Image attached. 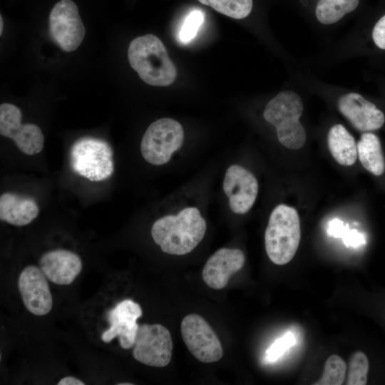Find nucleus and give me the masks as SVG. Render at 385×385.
Returning <instances> with one entry per match:
<instances>
[{
    "label": "nucleus",
    "instance_id": "f257e3e1",
    "mask_svg": "<svg viewBox=\"0 0 385 385\" xmlns=\"http://www.w3.org/2000/svg\"><path fill=\"white\" fill-rule=\"evenodd\" d=\"M206 229V221L199 209L187 207L177 215L158 219L152 226L151 235L163 252L184 255L202 241Z\"/></svg>",
    "mask_w": 385,
    "mask_h": 385
},
{
    "label": "nucleus",
    "instance_id": "f03ea898",
    "mask_svg": "<svg viewBox=\"0 0 385 385\" xmlns=\"http://www.w3.org/2000/svg\"><path fill=\"white\" fill-rule=\"evenodd\" d=\"M128 57L133 69L148 85L168 86L176 78L175 66L165 47L153 34L133 39L128 47Z\"/></svg>",
    "mask_w": 385,
    "mask_h": 385
},
{
    "label": "nucleus",
    "instance_id": "7ed1b4c3",
    "mask_svg": "<svg viewBox=\"0 0 385 385\" xmlns=\"http://www.w3.org/2000/svg\"><path fill=\"white\" fill-rule=\"evenodd\" d=\"M301 239L300 220L297 210L284 204L272 211L265 233V250L270 260L283 265L289 262Z\"/></svg>",
    "mask_w": 385,
    "mask_h": 385
},
{
    "label": "nucleus",
    "instance_id": "20e7f679",
    "mask_svg": "<svg viewBox=\"0 0 385 385\" xmlns=\"http://www.w3.org/2000/svg\"><path fill=\"white\" fill-rule=\"evenodd\" d=\"M302 112V100L292 91L279 92L264 110V118L276 128L279 142L288 149H299L306 143V131L299 121Z\"/></svg>",
    "mask_w": 385,
    "mask_h": 385
},
{
    "label": "nucleus",
    "instance_id": "39448f33",
    "mask_svg": "<svg viewBox=\"0 0 385 385\" xmlns=\"http://www.w3.org/2000/svg\"><path fill=\"white\" fill-rule=\"evenodd\" d=\"M70 164L73 171L90 181L106 180L114 170L112 148L102 139L81 138L71 146Z\"/></svg>",
    "mask_w": 385,
    "mask_h": 385
},
{
    "label": "nucleus",
    "instance_id": "423d86ee",
    "mask_svg": "<svg viewBox=\"0 0 385 385\" xmlns=\"http://www.w3.org/2000/svg\"><path fill=\"white\" fill-rule=\"evenodd\" d=\"M183 140V128L178 121L170 118H160L152 123L145 132L140 152L148 163L161 165L170 160Z\"/></svg>",
    "mask_w": 385,
    "mask_h": 385
},
{
    "label": "nucleus",
    "instance_id": "0eeeda50",
    "mask_svg": "<svg viewBox=\"0 0 385 385\" xmlns=\"http://www.w3.org/2000/svg\"><path fill=\"white\" fill-rule=\"evenodd\" d=\"M173 339L169 330L159 324L139 326L133 349L135 360L148 366L163 367L172 358Z\"/></svg>",
    "mask_w": 385,
    "mask_h": 385
},
{
    "label": "nucleus",
    "instance_id": "6e6552de",
    "mask_svg": "<svg viewBox=\"0 0 385 385\" xmlns=\"http://www.w3.org/2000/svg\"><path fill=\"white\" fill-rule=\"evenodd\" d=\"M183 339L190 352L203 363H213L223 354L217 336L209 324L200 315L190 314L181 322Z\"/></svg>",
    "mask_w": 385,
    "mask_h": 385
},
{
    "label": "nucleus",
    "instance_id": "1a4fd4ad",
    "mask_svg": "<svg viewBox=\"0 0 385 385\" xmlns=\"http://www.w3.org/2000/svg\"><path fill=\"white\" fill-rule=\"evenodd\" d=\"M50 34L54 41L65 51H75L82 43L86 31L76 4L61 0L49 16Z\"/></svg>",
    "mask_w": 385,
    "mask_h": 385
},
{
    "label": "nucleus",
    "instance_id": "9d476101",
    "mask_svg": "<svg viewBox=\"0 0 385 385\" xmlns=\"http://www.w3.org/2000/svg\"><path fill=\"white\" fill-rule=\"evenodd\" d=\"M21 112L16 106L2 103L0 106V133L12 139L18 148L26 155H35L43 148L44 138L41 130L35 124H21Z\"/></svg>",
    "mask_w": 385,
    "mask_h": 385
},
{
    "label": "nucleus",
    "instance_id": "9b49d317",
    "mask_svg": "<svg viewBox=\"0 0 385 385\" xmlns=\"http://www.w3.org/2000/svg\"><path fill=\"white\" fill-rule=\"evenodd\" d=\"M222 188L230 210L235 214L247 213L258 193V182L248 170L239 165H230L225 174Z\"/></svg>",
    "mask_w": 385,
    "mask_h": 385
},
{
    "label": "nucleus",
    "instance_id": "f8f14e48",
    "mask_svg": "<svg viewBox=\"0 0 385 385\" xmlns=\"http://www.w3.org/2000/svg\"><path fill=\"white\" fill-rule=\"evenodd\" d=\"M47 278L40 267H26L20 273L18 287L26 309L36 316L49 313L53 307Z\"/></svg>",
    "mask_w": 385,
    "mask_h": 385
},
{
    "label": "nucleus",
    "instance_id": "ddd939ff",
    "mask_svg": "<svg viewBox=\"0 0 385 385\" xmlns=\"http://www.w3.org/2000/svg\"><path fill=\"white\" fill-rule=\"evenodd\" d=\"M142 314L140 304L133 300L120 302L108 313L110 328L102 334V341L108 343L118 337L123 349L133 346L139 327L136 321Z\"/></svg>",
    "mask_w": 385,
    "mask_h": 385
},
{
    "label": "nucleus",
    "instance_id": "4468645a",
    "mask_svg": "<svg viewBox=\"0 0 385 385\" xmlns=\"http://www.w3.org/2000/svg\"><path fill=\"white\" fill-rule=\"evenodd\" d=\"M339 112L359 131L375 130L384 123L383 112L356 93L341 96L337 101Z\"/></svg>",
    "mask_w": 385,
    "mask_h": 385
},
{
    "label": "nucleus",
    "instance_id": "2eb2a0df",
    "mask_svg": "<svg viewBox=\"0 0 385 385\" xmlns=\"http://www.w3.org/2000/svg\"><path fill=\"white\" fill-rule=\"evenodd\" d=\"M245 262L243 252L235 248H220L207 261L202 270L205 283L215 289L226 287L230 277L242 268Z\"/></svg>",
    "mask_w": 385,
    "mask_h": 385
},
{
    "label": "nucleus",
    "instance_id": "dca6fc26",
    "mask_svg": "<svg viewBox=\"0 0 385 385\" xmlns=\"http://www.w3.org/2000/svg\"><path fill=\"white\" fill-rule=\"evenodd\" d=\"M39 267L51 282L68 285L79 274L83 264L77 254L58 249L44 253L39 260Z\"/></svg>",
    "mask_w": 385,
    "mask_h": 385
},
{
    "label": "nucleus",
    "instance_id": "f3484780",
    "mask_svg": "<svg viewBox=\"0 0 385 385\" xmlns=\"http://www.w3.org/2000/svg\"><path fill=\"white\" fill-rule=\"evenodd\" d=\"M38 206L31 197L11 192L0 197V219L11 225H28L38 216Z\"/></svg>",
    "mask_w": 385,
    "mask_h": 385
},
{
    "label": "nucleus",
    "instance_id": "a211bd4d",
    "mask_svg": "<svg viewBox=\"0 0 385 385\" xmlns=\"http://www.w3.org/2000/svg\"><path fill=\"white\" fill-rule=\"evenodd\" d=\"M329 150L339 164L349 166L354 164L357 158V145L354 137L341 124L333 125L327 135Z\"/></svg>",
    "mask_w": 385,
    "mask_h": 385
},
{
    "label": "nucleus",
    "instance_id": "6ab92c4d",
    "mask_svg": "<svg viewBox=\"0 0 385 385\" xmlns=\"http://www.w3.org/2000/svg\"><path fill=\"white\" fill-rule=\"evenodd\" d=\"M357 154L363 167L379 176L385 170V160L379 138L371 133H363L357 143Z\"/></svg>",
    "mask_w": 385,
    "mask_h": 385
},
{
    "label": "nucleus",
    "instance_id": "aec40b11",
    "mask_svg": "<svg viewBox=\"0 0 385 385\" xmlns=\"http://www.w3.org/2000/svg\"><path fill=\"white\" fill-rule=\"evenodd\" d=\"M359 3V0H319L315 15L321 24H332L355 10Z\"/></svg>",
    "mask_w": 385,
    "mask_h": 385
},
{
    "label": "nucleus",
    "instance_id": "412c9836",
    "mask_svg": "<svg viewBox=\"0 0 385 385\" xmlns=\"http://www.w3.org/2000/svg\"><path fill=\"white\" fill-rule=\"evenodd\" d=\"M217 12L235 19L247 17L252 9V0H198Z\"/></svg>",
    "mask_w": 385,
    "mask_h": 385
},
{
    "label": "nucleus",
    "instance_id": "4be33fe9",
    "mask_svg": "<svg viewBox=\"0 0 385 385\" xmlns=\"http://www.w3.org/2000/svg\"><path fill=\"white\" fill-rule=\"evenodd\" d=\"M346 372V364L343 359L332 354L327 359L321 379L315 385H341Z\"/></svg>",
    "mask_w": 385,
    "mask_h": 385
},
{
    "label": "nucleus",
    "instance_id": "5701e85b",
    "mask_svg": "<svg viewBox=\"0 0 385 385\" xmlns=\"http://www.w3.org/2000/svg\"><path fill=\"white\" fill-rule=\"evenodd\" d=\"M369 369V360L362 351L354 352L349 362L347 385H365Z\"/></svg>",
    "mask_w": 385,
    "mask_h": 385
},
{
    "label": "nucleus",
    "instance_id": "b1692460",
    "mask_svg": "<svg viewBox=\"0 0 385 385\" xmlns=\"http://www.w3.org/2000/svg\"><path fill=\"white\" fill-rule=\"evenodd\" d=\"M204 21V13L199 9L191 11L185 18L178 32V40L182 43H188L197 35Z\"/></svg>",
    "mask_w": 385,
    "mask_h": 385
},
{
    "label": "nucleus",
    "instance_id": "393cba45",
    "mask_svg": "<svg viewBox=\"0 0 385 385\" xmlns=\"http://www.w3.org/2000/svg\"><path fill=\"white\" fill-rule=\"evenodd\" d=\"M294 344L295 338L294 334L291 332L286 333L277 339L266 351V359L270 362L276 361Z\"/></svg>",
    "mask_w": 385,
    "mask_h": 385
},
{
    "label": "nucleus",
    "instance_id": "a878e982",
    "mask_svg": "<svg viewBox=\"0 0 385 385\" xmlns=\"http://www.w3.org/2000/svg\"><path fill=\"white\" fill-rule=\"evenodd\" d=\"M344 243L346 247H359L365 243L364 236L356 230H349L346 227L342 236Z\"/></svg>",
    "mask_w": 385,
    "mask_h": 385
},
{
    "label": "nucleus",
    "instance_id": "bb28decb",
    "mask_svg": "<svg viewBox=\"0 0 385 385\" xmlns=\"http://www.w3.org/2000/svg\"><path fill=\"white\" fill-rule=\"evenodd\" d=\"M372 38L377 47L385 50V15L375 24L372 31Z\"/></svg>",
    "mask_w": 385,
    "mask_h": 385
},
{
    "label": "nucleus",
    "instance_id": "cd10ccee",
    "mask_svg": "<svg viewBox=\"0 0 385 385\" xmlns=\"http://www.w3.org/2000/svg\"><path fill=\"white\" fill-rule=\"evenodd\" d=\"M347 226L344 225L340 220L335 218L329 222L328 232L331 236L334 237H342Z\"/></svg>",
    "mask_w": 385,
    "mask_h": 385
},
{
    "label": "nucleus",
    "instance_id": "c85d7f7f",
    "mask_svg": "<svg viewBox=\"0 0 385 385\" xmlns=\"http://www.w3.org/2000/svg\"><path fill=\"white\" fill-rule=\"evenodd\" d=\"M58 385H84L85 383L73 376H66L61 379Z\"/></svg>",
    "mask_w": 385,
    "mask_h": 385
},
{
    "label": "nucleus",
    "instance_id": "c756f323",
    "mask_svg": "<svg viewBox=\"0 0 385 385\" xmlns=\"http://www.w3.org/2000/svg\"><path fill=\"white\" fill-rule=\"evenodd\" d=\"M2 31H3V19H2V17L1 16V17H0V34L1 35L2 34Z\"/></svg>",
    "mask_w": 385,
    "mask_h": 385
},
{
    "label": "nucleus",
    "instance_id": "7c9ffc66",
    "mask_svg": "<svg viewBox=\"0 0 385 385\" xmlns=\"http://www.w3.org/2000/svg\"><path fill=\"white\" fill-rule=\"evenodd\" d=\"M130 385V384H130V383H119L118 385Z\"/></svg>",
    "mask_w": 385,
    "mask_h": 385
}]
</instances>
